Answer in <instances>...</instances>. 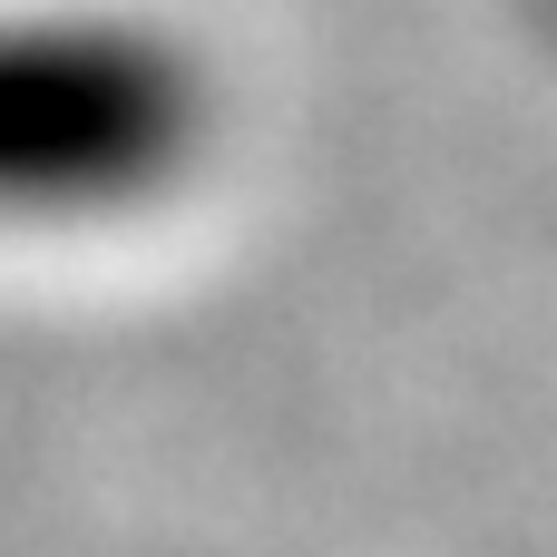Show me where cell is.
<instances>
[{
    "instance_id": "1",
    "label": "cell",
    "mask_w": 557,
    "mask_h": 557,
    "mask_svg": "<svg viewBox=\"0 0 557 557\" xmlns=\"http://www.w3.org/2000/svg\"><path fill=\"white\" fill-rule=\"evenodd\" d=\"M225 147V69L157 0H0V235L166 215Z\"/></svg>"
}]
</instances>
